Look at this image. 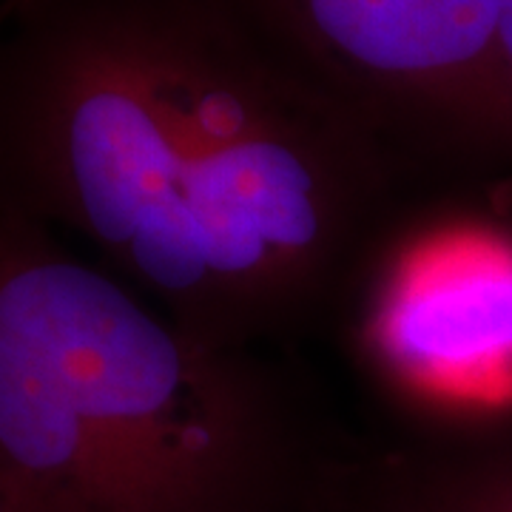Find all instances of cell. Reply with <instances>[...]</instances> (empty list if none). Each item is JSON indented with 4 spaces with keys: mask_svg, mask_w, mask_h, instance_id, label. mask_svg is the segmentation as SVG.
<instances>
[{
    "mask_svg": "<svg viewBox=\"0 0 512 512\" xmlns=\"http://www.w3.org/2000/svg\"><path fill=\"white\" fill-rule=\"evenodd\" d=\"M305 512H421L390 453L367 458H345L313 495Z\"/></svg>",
    "mask_w": 512,
    "mask_h": 512,
    "instance_id": "cell-5",
    "label": "cell"
},
{
    "mask_svg": "<svg viewBox=\"0 0 512 512\" xmlns=\"http://www.w3.org/2000/svg\"><path fill=\"white\" fill-rule=\"evenodd\" d=\"M350 117L410 188L512 157L495 0H214Z\"/></svg>",
    "mask_w": 512,
    "mask_h": 512,
    "instance_id": "cell-3",
    "label": "cell"
},
{
    "mask_svg": "<svg viewBox=\"0 0 512 512\" xmlns=\"http://www.w3.org/2000/svg\"><path fill=\"white\" fill-rule=\"evenodd\" d=\"M336 458L254 348L202 342L0 214L6 512H305Z\"/></svg>",
    "mask_w": 512,
    "mask_h": 512,
    "instance_id": "cell-2",
    "label": "cell"
},
{
    "mask_svg": "<svg viewBox=\"0 0 512 512\" xmlns=\"http://www.w3.org/2000/svg\"><path fill=\"white\" fill-rule=\"evenodd\" d=\"M498 9V43H501V57L512 80V0H495Z\"/></svg>",
    "mask_w": 512,
    "mask_h": 512,
    "instance_id": "cell-6",
    "label": "cell"
},
{
    "mask_svg": "<svg viewBox=\"0 0 512 512\" xmlns=\"http://www.w3.org/2000/svg\"><path fill=\"white\" fill-rule=\"evenodd\" d=\"M0 512H6V507H3V498H0Z\"/></svg>",
    "mask_w": 512,
    "mask_h": 512,
    "instance_id": "cell-7",
    "label": "cell"
},
{
    "mask_svg": "<svg viewBox=\"0 0 512 512\" xmlns=\"http://www.w3.org/2000/svg\"><path fill=\"white\" fill-rule=\"evenodd\" d=\"M367 376L424 439H461L512 407V234L404 205L336 319Z\"/></svg>",
    "mask_w": 512,
    "mask_h": 512,
    "instance_id": "cell-4",
    "label": "cell"
},
{
    "mask_svg": "<svg viewBox=\"0 0 512 512\" xmlns=\"http://www.w3.org/2000/svg\"><path fill=\"white\" fill-rule=\"evenodd\" d=\"M410 183L214 0H0V214L220 348L336 322Z\"/></svg>",
    "mask_w": 512,
    "mask_h": 512,
    "instance_id": "cell-1",
    "label": "cell"
}]
</instances>
